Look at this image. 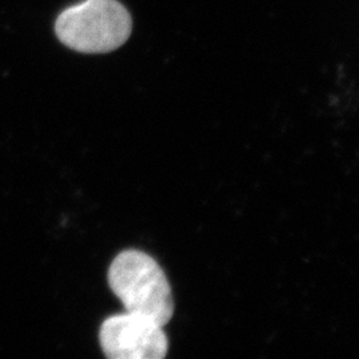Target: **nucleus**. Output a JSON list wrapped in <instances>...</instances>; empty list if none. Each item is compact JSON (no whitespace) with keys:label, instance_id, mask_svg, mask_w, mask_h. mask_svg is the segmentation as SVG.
I'll use <instances>...</instances> for the list:
<instances>
[{"label":"nucleus","instance_id":"1","mask_svg":"<svg viewBox=\"0 0 359 359\" xmlns=\"http://www.w3.org/2000/svg\"><path fill=\"white\" fill-rule=\"evenodd\" d=\"M108 283L126 311L169 323L175 313L170 285L154 257L128 249L116 256L108 270Z\"/></svg>","mask_w":359,"mask_h":359},{"label":"nucleus","instance_id":"2","mask_svg":"<svg viewBox=\"0 0 359 359\" xmlns=\"http://www.w3.org/2000/svg\"><path fill=\"white\" fill-rule=\"evenodd\" d=\"M133 28L118 0H84L65 8L55 22V35L80 53H108L127 43Z\"/></svg>","mask_w":359,"mask_h":359},{"label":"nucleus","instance_id":"3","mask_svg":"<svg viewBox=\"0 0 359 359\" xmlns=\"http://www.w3.org/2000/svg\"><path fill=\"white\" fill-rule=\"evenodd\" d=\"M99 341L109 359H164L169 350L163 326L128 311L108 317L100 327Z\"/></svg>","mask_w":359,"mask_h":359}]
</instances>
